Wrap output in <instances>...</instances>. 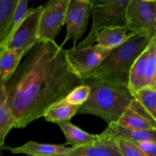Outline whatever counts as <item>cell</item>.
Here are the masks:
<instances>
[{
  "instance_id": "obj_1",
  "label": "cell",
  "mask_w": 156,
  "mask_h": 156,
  "mask_svg": "<svg viewBox=\"0 0 156 156\" xmlns=\"http://www.w3.org/2000/svg\"><path fill=\"white\" fill-rule=\"evenodd\" d=\"M69 50L41 40L25 54L5 87L15 127L25 128L44 117L84 80L73 69Z\"/></svg>"
},
{
  "instance_id": "obj_2",
  "label": "cell",
  "mask_w": 156,
  "mask_h": 156,
  "mask_svg": "<svg viewBox=\"0 0 156 156\" xmlns=\"http://www.w3.org/2000/svg\"><path fill=\"white\" fill-rule=\"evenodd\" d=\"M152 39L146 34H136L124 44L113 50L100 66L82 79L128 87L129 74L134 62Z\"/></svg>"
},
{
  "instance_id": "obj_3",
  "label": "cell",
  "mask_w": 156,
  "mask_h": 156,
  "mask_svg": "<svg viewBox=\"0 0 156 156\" xmlns=\"http://www.w3.org/2000/svg\"><path fill=\"white\" fill-rule=\"evenodd\" d=\"M84 83L91 87V94L77 114L97 116L108 125L117 123L135 98L128 87L91 79L84 80Z\"/></svg>"
},
{
  "instance_id": "obj_4",
  "label": "cell",
  "mask_w": 156,
  "mask_h": 156,
  "mask_svg": "<svg viewBox=\"0 0 156 156\" xmlns=\"http://www.w3.org/2000/svg\"><path fill=\"white\" fill-rule=\"evenodd\" d=\"M91 30L86 37L79 43L73 50L85 48L96 42L98 35L107 28L126 27V15L130 0H91Z\"/></svg>"
},
{
  "instance_id": "obj_5",
  "label": "cell",
  "mask_w": 156,
  "mask_h": 156,
  "mask_svg": "<svg viewBox=\"0 0 156 156\" xmlns=\"http://www.w3.org/2000/svg\"><path fill=\"white\" fill-rule=\"evenodd\" d=\"M126 27L136 34H156L155 0H130L126 15Z\"/></svg>"
},
{
  "instance_id": "obj_6",
  "label": "cell",
  "mask_w": 156,
  "mask_h": 156,
  "mask_svg": "<svg viewBox=\"0 0 156 156\" xmlns=\"http://www.w3.org/2000/svg\"><path fill=\"white\" fill-rule=\"evenodd\" d=\"M44 5L28 9L27 15L17 31L0 50L6 49H22L26 53L40 41L39 30Z\"/></svg>"
},
{
  "instance_id": "obj_7",
  "label": "cell",
  "mask_w": 156,
  "mask_h": 156,
  "mask_svg": "<svg viewBox=\"0 0 156 156\" xmlns=\"http://www.w3.org/2000/svg\"><path fill=\"white\" fill-rule=\"evenodd\" d=\"M91 9V0H69L66 18V34L61 47L69 40L73 42L71 50L78 45V41L86 31Z\"/></svg>"
},
{
  "instance_id": "obj_8",
  "label": "cell",
  "mask_w": 156,
  "mask_h": 156,
  "mask_svg": "<svg viewBox=\"0 0 156 156\" xmlns=\"http://www.w3.org/2000/svg\"><path fill=\"white\" fill-rule=\"evenodd\" d=\"M69 0H53L44 5L40 24L39 38L55 41L61 29L66 24Z\"/></svg>"
},
{
  "instance_id": "obj_9",
  "label": "cell",
  "mask_w": 156,
  "mask_h": 156,
  "mask_svg": "<svg viewBox=\"0 0 156 156\" xmlns=\"http://www.w3.org/2000/svg\"><path fill=\"white\" fill-rule=\"evenodd\" d=\"M112 50L98 44L73 51L69 50V62L73 69L83 79L100 66Z\"/></svg>"
},
{
  "instance_id": "obj_10",
  "label": "cell",
  "mask_w": 156,
  "mask_h": 156,
  "mask_svg": "<svg viewBox=\"0 0 156 156\" xmlns=\"http://www.w3.org/2000/svg\"><path fill=\"white\" fill-rule=\"evenodd\" d=\"M102 136L112 140H124L131 143L156 142V130H138L123 127L117 123L108 125V128L101 133Z\"/></svg>"
},
{
  "instance_id": "obj_11",
  "label": "cell",
  "mask_w": 156,
  "mask_h": 156,
  "mask_svg": "<svg viewBox=\"0 0 156 156\" xmlns=\"http://www.w3.org/2000/svg\"><path fill=\"white\" fill-rule=\"evenodd\" d=\"M101 136V140L92 144L81 147H72L64 155L58 156H123L114 140Z\"/></svg>"
},
{
  "instance_id": "obj_12",
  "label": "cell",
  "mask_w": 156,
  "mask_h": 156,
  "mask_svg": "<svg viewBox=\"0 0 156 156\" xmlns=\"http://www.w3.org/2000/svg\"><path fill=\"white\" fill-rule=\"evenodd\" d=\"M1 149H7L12 154H22L27 156H58L69 152L72 147H66L65 145L44 144L29 141L18 147L4 146Z\"/></svg>"
},
{
  "instance_id": "obj_13",
  "label": "cell",
  "mask_w": 156,
  "mask_h": 156,
  "mask_svg": "<svg viewBox=\"0 0 156 156\" xmlns=\"http://www.w3.org/2000/svg\"><path fill=\"white\" fill-rule=\"evenodd\" d=\"M25 54V50L22 49L0 50V85L7 84L18 68Z\"/></svg>"
},
{
  "instance_id": "obj_14",
  "label": "cell",
  "mask_w": 156,
  "mask_h": 156,
  "mask_svg": "<svg viewBox=\"0 0 156 156\" xmlns=\"http://www.w3.org/2000/svg\"><path fill=\"white\" fill-rule=\"evenodd\" d=\"M136 34L135 32L126 27H111L101 31L96 38V42L98 45L114 50L127 42Z\"/></svg>"
},
{
  "instance_id": "obj_15",
  "label": "cell",
  "mask_w": 156,
  "mask_h": 156,
  "mask_svg": "<svg viewBox=\"0 0 156 156\" xmlns=\"http://www.w3.org/2000/svg\"><path fill=\"white\" fill-rule=\"evenodd\" d=\"M66 137V144L72 147H81L92 144L101 140V136L90 134L82 130L81 128L69 122H63L58 124Z\"/></svg>"
},
{
  "instance_id": "obj_16",
  "label": "cell",
  "mask_w": 156,
  "mask_h": 156,
  "mask_svg": "<svg viewBox=\"0 0 156 156\" xmlns=\"http://www.w3.org/2000/svg\"><path fill=\"white\" fill-rule=\"evenodd\" d=\"M149 55V45L134 62L130 74L128 88L134 96L140 90L146 88V74Z\"/></svg>"
},
{
  "instance_id": "obj_17",
  "label": "cell",
  "mask_w": 156,
  "mask_h": 156,
  "mask_svg": "<svg viewBox=\"0 0 156 156\" xmlns=\"http://www.w3.org/2000/svg\"><path fill=\"white\" fill-rule=\"evenodd\" d=\"M15 119L8 101L5 85H0V147L5 146V140L12 128L15 127Z\"/></svg>"
},
{
  "instance_id": "obj_18",
  "label": "cell",
  "mask_w": 156,
  "mask_h": 156,
  "mask_svg": "<svg viewBox=\"0 0 156 156\" xmlns=\"http://www.w3.org/2000/svg\"><path fill=\"white\" fill-rule=\"evenodd\" d=\"M19 0H0V46L10 33Z\"/></svg>"
},
{
  "instance_id": "obj_19",
  "label": "cell",
  "mask_w": 156,
  "mask_h": 156,
  "mask_svg": "<svg viewBox=\"0 0 156 156\" xmlns=\"http://www.w3.org/2000/svg\"><path fill=\"white\" fill-rule=\"evenodd\" d=\"M80 107L68 104L64 100L52 106L44 114L46 120L50 123L59 124L63 122H69L78 114Z\"/></svg>"
},
{
  "instance_id": "obj_20",
  "label": "cell",
  "mask_w": 156,
  "mask_h": 156,
  "mask_svg": "<svg viewBox=\"0 0 156 156\" xmlns=\"http://www.w3.org/2000/svg\"><path fill=\"white\" fill-rule=\"evenodd\" d=\"M117 123L128 129L138 130H156V127L152 123L130 108L123 114Z\"/></svg>"
},
{
  "instance_id": "obj_21",
  "label": "cell",
  "mask_w": 156,
  "mask_h": 156,
  "mask_svg": "<svg viewBox=\"0 0 156 156\" xmlns=\"http://www.w3.org/2000/svg\"><path fill=\"white\" fill-rule=\"evenodd\" d=\"M135 98L156 123V89L145 88L136 93Z\"/></svg>"
},
{
  "instance_id": "obj_22",
  "label": "cell",
  "mask_w": 156,
  "mask_h": 156,
  "mask_svg": "<svg viewBox=\"0 0 156 156\" xmlns=\"http://www.w3.org/2000/svg\"><path fill=\"white\" fill-rule=\"evenodd\" d=\"M90 94H91V87L84 83L83 85L75 88L66 97L64 101L70 105L81 107L88 101Z\"/></svg>"
},
{
  "instance_id": "obj_23",
  "label": "cell",
  "mask_w": 156,
  "mask_h": 156,
  "mask_svg": "<svg viewBox=\"0 0 156 156\" xmlns=\"http://www.w3.org/2000/svg\"><path fill=\"white\" fill-rule=\"evenodd\" d=\"M27 6H28V1H27V0H19V3H18L16 12H15V17H14L13 23H12L10 33H9L8 37L6 38L5 41L3 43L2 45L0 46V49L3 48L5 46V44L9 42V40L12 38L14 34L17 31V30L20 27L21 23L23 22L24 19L25 18L26 15H27V12H28Z\"/></svg>"
},
{
  "instance_id": "obj_24",
  "label": "cell",
  "mask_w": 156,
  "mask_h": 156,
  "mask_svg": "<svg viewBox=\"0 0 156 156\" xmlns=\"http://www.w3.org/2000/svg\"><path fill=\"white\" fill-rule=\"evenodd\" d=\"M123 156H148L133 143L124 140H114Z\"/></svg>"
},
{
  "instance_id": "obj_25",
  "label": "cell",
  "mask_w": 156,
  "mask_h": 156,
  "mask_svg": "<svg viewBox=\"0 0 156 156\" xmlns=\"http://www.w3.org/2000/svg\"><path fill=\"white\" fill-rule=\"evenodd\" d=\"M148 156H156V142L133 143Z\"/></svg>"
},
{
  "instance_id": "obj_26",
  "label": "cell",
  "mask_w": 156,
  "mask_h": 156,
  "mask_svg": "<svg viewBox=\"0 0 156 156\" xmlns=\"http://www.w3.org/2000/svg\"><path fill=\"white\" fill-rule=\"evenodd\" d=\"M155 63H156V50H155ZM154 88L156 89V74H155V86H154Z\"/></svg>"
},
{
  "instance_id": "obj_27",
  "label": "cell",
  "mask_w": 156,
  "mask_h": 156,
  "mask_svg": "<svg viewBox=\"0 0 156 156\" xmlns=\"http://www.w3.org/2000/svg\"><path fill=\"white\" fill-rule=\"evenodd\" d=\"M155 38H156V34H155Z\"/></svg>"
}]
</instances>
